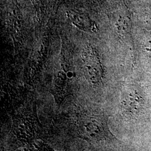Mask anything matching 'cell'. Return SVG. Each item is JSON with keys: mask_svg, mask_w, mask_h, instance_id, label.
<instances>
[{"mask_svg": "<svg viewBox=\"0 0 151 151\" xmlns=\"http://www.w3.org/2000/svg\"><path fill=\"white\" fill-rule=\"evenodd\" d=\"M105 125L95 118H83L78 123V130L81 135L87 139H101L105 135Z\"/></svg>", "mask_w": 151, "mask_h": 151, "instance_id": "obj_1", "label": "cell"}, {"mask_svg": "<svg viewBox=\"0 0 151 151\" xmlns=\"http://www.w3.org/2000/svg\"><path fill=\"white\" fill-rule=\"evenodd\" d=\"M144 100L137 87L131 86L123 94L122 107L130 115H137L143 107Z\"/></svg>", "mask_w": 151, "mask_h": 151, "instance_id": "obj_2", "label": "cell"}, {"mask_svg": "<svg viewBox=\"0 0 151 151\" xmlns=\"http://www.w3.org/2000/svg\"><path fill=\"white\" fill-rule=\"evenodd\" d=\"M83 62L87 79L92 83H96L100 81L102 76V68L97 56L91 52H87L85 54Z\"/></svg>", "mask_w": 151, "mask_h": 151, "instance_id": "obj_3", "label": "cell"}]
</instances>
